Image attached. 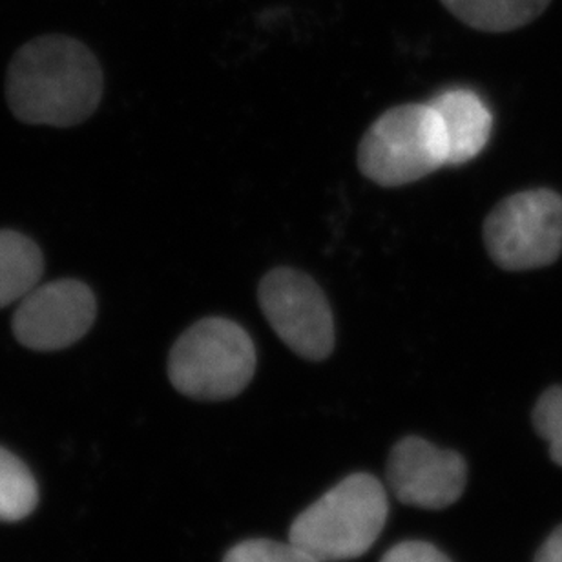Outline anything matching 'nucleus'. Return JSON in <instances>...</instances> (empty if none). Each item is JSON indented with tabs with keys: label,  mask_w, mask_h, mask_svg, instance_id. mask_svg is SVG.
Wrapping results in <instances>:
<instances>
[{
	"label": "nucleus",
	"mask_w": 562,
	"mask_h": 562,
	"mask_svg": "<svg viewBox=\"0 0 562 562\" xmlns=\"http://www.w3.org/2000/svg\"><path fill=\"white\" fill-rule=\"evenodd\" d=\"M448 165L442 121L431 104H402L380 115L358 146L360 172L387 189L415 183Z\"/></svg>",
	"instance_id": "nucleus-4"
},
{
	"label": "nucleus",
	"mask_w": 562,
	"mask_h": 562,
	"mask_svg": "<svg viewBox=\"0 0 562 562\" xmlns=\"http://www.w3.org/2000/svg\"><path fill=\"white\" fill-rule=\"evenodd\" d=\"M539 437L550 443V457L562 468V387L555 385L542 393L531 413Z\"/></svg>",
	"instance_id": "nucleus-14"
},
{
	"label": "nucleus",
	"mask_w": 562,
	"mask_h": 562,
	"mask_svg": "<svg viewBox=\"0 0 562 562\" xmlns=\"http://www.w3.org/2000/svg\"><path fill=\"white\" fill-rule=\"evenodd\" d=\"M258 300L278 338L297 357L322 362L335 351V316L324 291L305 272L278 267L261 280Z\"/></svg>",
	"instance_id": "nucleus-6"
},
{
	"label": "nucleus",
	"mask_w": 562,
	"mask_h": 562,
	"mask_svg": "<svg viewBox=\"0 0 562 562\" xmlns=\"http://www.w3.org/2000/svg\"><path fill=\"white\" fill-rule=\"evenodd\" d=\"M387 514L382 482L369 473H352L297 515L289 541L322 562L352 561L379 541Z\"/></svg>",
	"instance_id": "nucleus-2"
},
{
	"label": "nucleus",
	"mask_w": 562,
	"mask_h": 562,
	"mask_svg": "<svg viewBox=\"0 0 562 562\" xmlns=\"http://www.w3.org/2000/svg\"><path fill=\"white\" fill-rule=\"evenodd\" d=\"M98 300L79 280H55L33 286L19 300L11 318L15 340L32 351H60L92 329Z\"/></svg>",
	"instance_id": "nucleus-7"
},
{
	"label": "nucleus",
	"mask_w": 562,
	"mask_h": 562,
	"mask_svg": "<svg viewBox=\"0 0 562 562\" xmlns=\"http://www.w3.org/2000/svg\"><path fill=\"white\" fill-rule=\"evenodd\" d=\"M442 121L448 165L459 167L481 154L492 136L493 115L486 103L468 88H451L429 101Z\"/></svg>",
	"instance_id": "nucleus-9"
},
{
	"label": "nucleus",
	"mask_w": 562,
	"mask_h": 562,
	"mask_svg": "<svg viewBox=\"0 0 562 562\" xmlns=\"http://www.w3.org/2000/svg\"><path fill=\"white\" fill-rule=\"evenodd\" d=\"M533 562H562V526L539 548Z\"/></svg>",
	"instance_id": "nucleus-16"
},
{
	"label": "nucleus",
	"mask_w": 562,
	"mask_h": 562,
	"mask_svg": "<svg viewBox=\"0 0 562 562\" xmlns=\"http://www.w3.org/2000/svg\"><path fill=\"white\" fill-rule=\"evenodd\" d=\"M484 244L506 271L552 266L562 252V195L547 189L509 195L487 216Z\"/></svg>",
	"instance_id": "nucleus-5"
},
{
	"label": "nucleus",
	"mask_w": 562,
	"mask_h": 562,
	"mask_svg": "<svg viewBox=\"0 0 562 562\" xmlns=\"http://www.w3.org/2000/svg\"><path fill=\"white\" fill-rule=\"evenodd\" d=\"M103 70L87 44L68 35H43L11 59L5 98L26 125H81L103 99Z\"/></svg>",
	"instance_id": "nucleus-1"
},
{
	"label": "nucleus",
	"mask_w": 562,
	"mask_h": 562,
	"mask_svg": "<svg viewBox=\"0 0 562 562\" xmlns=\"http://www.w3.org/2000/svg\"><path fill=\"white\" fill-rule=\"evenodd\" d=\"M38 487L19 457L0 448V522H19L37 508Z\"/></svg>",
	"instance_id": "nucleus-12"
},
{
	"label": "nucleus",
	"mask_w": 562,
	"mask_h": 562,
	"mask_svg": "<svg viewBox=\"0 0 562 562\" xmlns=\"http://www.w3.org/2000/svg\"><path fill=\"white\" fill-rule=\"evenodd\" d=\"M465 26L487 33L519 30L536 21L552 0H440Z\"/></svg>",
	"instance_id": "nucleus-11"
},
{
	"label": "nucleus",
	"mask_w": 562,
	"mask_h": 562,
	"mask_svg": "<svg viewBox=\"0 0 562 562\" xmlns=\"http://www.w3.org/2000/svg\"><path fill=\"white\" fill-rule=\"evenodd\" d=\"M387 484L402 504L437 512L462 497L468 464L457 451L435 448L420 437H406L391 449Z\"/></svg>",
	"instance_id": "nucleus-8"
},
{
	"label": "nucleus",
	"mask_w": 562,
	"mask_h": 562,
	"mask_svg": "<svg viewBox=\"0 0 562 562\" xmlns=\"http://www.w3.org/2000/svg\"><path fill=\"white\" fill-rule=\"evenodd\" d=\"M223 562H322L294 542L249 539L231 548Z\"/></svg>",
	"instance_id": "nucleus-13"
},
{
	"label": "nucleus",
	"mask_w": 562,
	"mask_h": 562,
	"mask_svg": "<svg viewBox=\"0 0 562 562\" xmlns=\"http://www.w3.org/2000/svg\"><path fill=\"white\" fill-rule=\"evenodd\" d=\"M256 371V347L233 319L211 316L190 325L168 355V379L181 395L220 402L238 396Z\"/></svg>",
	"instance_id": "nucleus-3"
},
{
	"label": "nucleus",
	"mask_w": 562,
	"mask_h": 562,
	"mask_svg": "<svg viewBox=\"0 0 562 562\" xmlns=\"http://www.w3.org/2000/svg\"><path fill=\"white\" fill-rule=\"evenodd\" d=\"M43 250L24 234L0 228V308L19 302L43 278Z\"/></svg>",
	"instance_id": "nucleus-10"
},
{
	"label": "nucleus",
	"mask_w": 562,
	"mask_h": 562,
	"mask_svg": "<svg viewBox=\"0 0 562 562\" xmlns=\"http://www.w3.org/2000/svg\"><path fill=\"white\" fill-rule=\"evenodd\" d=\"M380 562H451V559L431 542L404 541L390 548Z\"/></svg>",
	"instance_id": "nucleus-15"
}]
</instances>
